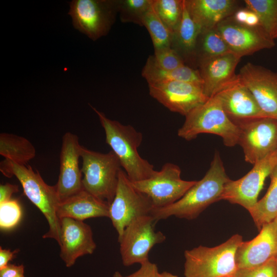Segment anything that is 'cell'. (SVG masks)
<instances>
[{
  "label": "cell",
  "mask_w": 277,
  "mask_h": 277,
  "mask_svg": "<svg viewBox=\"0 0 277 277\" xmlns=\"http://www.w3.org/2000/svg\"><path fill=\"white\" fill-rule=\"evenodd\" d=\"M149 94L170 111L185 116L209 98L203 84L168 81L148 84Z\"/></svg>",
  "instance_id": "cell-13"
},
{
  "label": "cell",
  "mask_w": 277,
  "mask_h": 277,
  "mask_svg": "<svg viewBox=\"0 0 277 277\" xmlns=\"http://www.w3.org/2000/svg\"><path fill=\"white\" fill-rule=\"evenodd\" d=\"M0 154L5 160L27 165L36 155L35 147L27 138L9 133L0 134Z\"/></svg>",
  "instance_id": "cell-25"
},
{
  "label": "cell",
  "mask_w": 277,
  "mask_h": 277,
  "mask_svg": "<svg viewBox=\"0 0 277 277\" xmlns=\"http://www.w3.org/2000/svg\"><path fill=\"white\" fill-rule=\"evenodd\" d=\"M201 33L183 0V8L180 22L173 33L170 47L183 59L194 60V53L199 37Z\"/></svg>",
  "instance_id": "cell-23"
},
{
  "label": "cell",
  "mask_w": 277,
  "mask_h": 277,
  "mask_svg": "<svg viewBox=\"0 0 277 277\" xmlns=\"http://www.w3.org/2000/svg\"><path fill=\"white\" fill-rule=\"evenodd\" d=\"M238 75L265 116L277 119V72L249 62L240 69Z\"/></svg>",
  "instance_id": "cell-15"
},
{
  "label": "cell",
  "mask_w": 277,
  "mask_h": 277,
  "mask_svg": "<svg viewBox=\"0 0 277 277\" xmlns=\"http://www.w3.org/2000/svg\"><path fill=\"white\" fill-rule=\"evenodd\" d=\"M154 207L150 199L135 189L124 171L119 173L114 199L110 204L109 218L120 238L125 228L140 216L150 215Z\"/></svg>",
  "instance_id": "cell-8"
},
{
  "label": "cell",
  "mask_w": 277,
  "mask_h": 277,
  "mask_svg": "<svg viewBox=\"0 0 277 277\" xmlns=\"http://www.w3.org/2000/svg\"><path fill=\"white\" fill-rule=\"evenodd\" d=\"M249 9L247 8L237 9L232 17L238 23L245 25L248 16Z\"/></svg>",
  "instance_id": "cell-39"
},
{
  "label": "cell",
  "mask_w": 277,
  "mask_h": 277,
  "mask_svg": "<svg viewBox=\"0 0 277 277\" xmlns=\"http://www.w3.org/2000/svg\"><path fill=\"white\" fill-rule=\"evenodd\" d=\"M277 38V32L276 33V34H275V38Z\"/></svg>",
  "instance_id": "cell-43"
},
{
  "label": "cell",
  "mask_w": 277,
  "mask_h": 277,
  "mask_svg": "<svg viewBox=\"0 0 277 277\" xmlns=\"http://www.w3.org/2000/svg\"><path fill=\"white\" fill-rule=\"evenodd\" d=\"M276 263H277V258H276ZM276 277H277V274H276Z\"/></svg>",
  "instance_id": "cell-44"
},
{
  "label": "cell",
  "mask_w": 277,
  "mask_h": 277,
  "mask_svg": "<svg viewBox=\"0 0 277 277\" xmlns=\"http://www.w3.org/2000/svg\"><path fill=\"white\" fill-rule=\"evenodd\" d=\"M242 236L235 234L213 247L200 245L184 252L185 277H231L236 271L237 249Z\"/></svg>",
  "instance_id": "cell-4"
},
{
  "label": "cell",
  "mask_w": 277,
  "mask_h": 277,
  "mask_svg": "<svg viewBox=\"0 0 277 277\" xmlns=\"http://www.w3.org/2000/svg\"><path fill=\"white\" fill-rule=\"evenodd\" d=\"M188 10L201 32L215 28L236 10L234 0H185Z\"/></svg>",
  "instance_id": "cell-21"
},
{
  "label": "cell",
  "mask_w": 277,
  "mask_h": 277,
  "mask_svg": "<svg viewBox=\"0 0 277 277\" xmlns=\"http://www.w3.org/2000/svg\"><path fill=\"white\" fill-rule=\"evenodd\" d=\"M181 174L177 165L166 163L151 177L131 183L150 199L154 208H163L180 200L196 183V181L182 179Z\"/></svg>",
  "instance_id": "cell-10"
},
{
  "label": "cell",
  "mask_w": 277,
  "mask_h": 277,
  "mask_svg": "<svg viewBox=\"0 0 277 277\" xmlns=\"http://www.w3.org/2000/svg\"><path fill=\"white\" fill-rule=\"evenodd\" d=\"M82 146L78 136L65 133L62 138L60 154V171L55 187L60 202L83 189V174L79 166Z\"/></svg>",
  "instance_id": "cell-16"
},
{
  "label": "cell",
  "mask_w": 277,
  "mask_h": 277,
  "mask_svg": "<svg viewBox=\"0 0 277 277\" xmlns=\"http://www.w3.org/2000/svg\"><path fill=\"white\" fill-rule=\"evenodd\" d=\"M22 211L16 200L0 204V227L1 230H8L15 227L19 222Z\"/></svg>",
  "instance_id": "cell-32"
},
{
  "label": "cell",
  "mask_w": 277,
  "mask_h": 277,
  "mask_svg": "<svg viewBox=\"0 0 277 277\" xmlns=\"http://www.w3.org/2000/svg\"><path fill=\"white\" fill-rule=\"evenodd\" d=\"M113 277H124L119 271H115L113 275Z\"/></svg>",
  "instance_id": "cell-42"
},
{
  "label": "cell",
  "mask_w": 277,
  "mask_h": 277,
  "mask_svg": "<svg viewBox=\"0 0 277 277\" xmlns=\"http://www.w3.org/2000/svg\"><path fill=\"white\" fill-rule=\"evenodd\" d=\"M239 128L227 116L219 97L214 95L185 116L177 135L187 141L202 133L217 135L227 147L238 144Z\"/></svg>",
  "instance_id": "cell-5"
},
{
  "label": "cell",
  "mask_w": 277,
  "mask_h": 277,
  "mask_svg": "<svg viewBox=\"0 0 277 277\" xmlns=\"http://www.w3.org/2000/svg\"><path fill=\"white\" fill-rule=\"evenodd\" d=\"M277 258V218L264 225L253 239L242 241L236 252L238 269L251 268Z\"/></svg>",
  "instance_id": "cell-18"
},
{
  "label": "cell",
  "mask_w": 277,
  "mask_h": 277,
  "mask_svg": "<svg viewBox=\"0 0 277 277\" xmlns=\"http://www.w3.org/2000/svg\"><path fill=\"white\" fill-rule=\"evenodd\" d=\"M269 176L271 181L267 192L248 211L259 230L277 218V165Z\"/></svg>",
  "instance_id": "cell-26"
},
{
  "label": "cell",
  "mask_w": 277,
  "mask_h": 277,
  "mask_svg": "<svg viewBox=\"0 0 277 277\" xmlns=\"http://www.w3.org/2000/svg\"><path fill=\"white\" fill-rule=\"evenodd\" d=\"M238 144L246 162L251 164L277 151V119L258 118L239 123Z\"/></svg>",
  "instance_id": "cell-12"
},
{
  "label": "cell",
  "mask_w": 277,
  "mask_h": 277,
  "mask_svg": "<svg viewBox=\"0 0 277 277\" xmlns=\"http://www.w3.org/2000/svg\"><path fill=\"white\" fill-rule=\"evenodd\" d=\"M276 165L277 151L256 162L242 177L230 180L224 187L221 200L239 205L249 211L258 201L265 180Z\"/></svg>",
  "instance_id": "cell-11"
},
{
  "label": "cell",
  "mask_w": 277,
  "mask_h": 277,
  "mask_svg": "<svg viewBox=\"0 0 277 277\" xmlns=\"http://www.w3.org/2000/svg\"><path fill=\"white\" fill-rule=\"evenodd\" d=\"M60 221V256L69 268L79 257L92 254L96 245L91 227L83 221L63 217Z\"/></svg>",
  "instance_id": "cell-17"
},
{
  "label": "cell",
  "mask_w": 277,
  "mask_h": 277,
  "mask_svg": "<svg viewBox=\"0 0 277 277\" xmlns=\"http://www.w3.org/2000/svg\"><path fill=\"white\" fill-rule=\"evenodd\" d=\"M18 191L17 185L10 183L0 185V204L11 199L12 194Z\"/></svg>",
  "instance_id": "cell-37"
},
{
  "label": "cell",
  "mask_w": 277,
  "mask_h": 277,
  "mask_svg": "<svg viewBox=\"0 0 277 277\" xmlns=\"http://www.w3.org/2000/svg\"><path fill=\"white\" fill-rule=\"evenodd\" d=\"M19 251V249H16L11 251L10 249H3L0 247V270L5 268L9 264V262L12 260L14 255Z\"/></svg>",
  "instance_id": "cell-38"
},
{
  "label": "cell",
  "mask_w": 277,
  "mask_h": 277,
  "mask_svg": "<svg viewBox=\"0 0 277 277\" xmlns=\"http://www.w3.org/2000/svg\"><path fill=\"white\" fill-rule=\"evenodd\" d=\"M0 277H25L24 266L23 264H8L0 270Z\"/></svg>",
  "instance_id": "cell-36"
},
{
  "label": "cell",
  "mask_w": 277,
  "mask_h": 277,
  "mask_svg": "<svg viewBox=\"0 0 277 277\" xmlns=\"http://www.w3.org/2000/svg\"><path fill=\"white\" fill-rule=\"evenodd\" d=\"M231 53L216 28L201 33L196 44L194 61Z\"/></svg>",
  "instance_id": "cell-27"
},
{
  "label": "cell",
  "mask_w": 277,
  "mask_h": 277,
  "mask_svg": "<svg viewBox=\"0 0 277 277\" xmlns=\"http://www.w3.org/2000/svg\"><path fill=\"white\" fill-rule=\"evenodd\" d=\"M157 222L151 215H147L137 217L125 228L118 238L124 266L141 265L149 261L151 249L166 240V237L163 232L155 231Z\"/></svg>",
  "instance_id": "cell-7"
},
{
  "label": "cell",
  "mask_w": 277,
  "mask_h": 277,
  "mask_svg": "<svg viewBox=\"0 0 277 277\" xmlns=\"http://www.w3.org/2000/svg\"><path fill=\"white\" fill-rule=\"evenodd\" d=\"M215 95L220 99L228 117L236 125L266 117L248 89L238 78Z\"/></svg>",
  "instance_id": "cell-20"
},
{
  "label": "cell",
  "mask_w": 277,
  "mask_h": 277,
  "mask_svg": "<svg viewBox=\"0 0 277 277\" xmlns=\"http://www.w3.org/2000/svg\"><path fill=\"white\" fill-rule=\"evenodd\" d=\"M140 265L136 271L124 277H157L159 271L155 263L149 260Z\"/></svg>",
  "instance_id": "cell-35"
},
{
  "label": "cell",
  "mask_w": 277,
  "mask_h": 277,
  "mask_svg": "<svg viewBox=\"0 0 277 277\" xmlns=\"http://www.w3.org/2000/svg\"><path fill=\"white\" fill-rule=\"evenodd\" d=\"M110 204L83 189L61 201L57 209L60 219L70 217L79 221L99 217L109 218Z\"/></svg>",
  "instance_id": "cell-22"
},
{
  "label": "cell",
  "mask_w": 277,
  "mask_h": 277,
  "mask_svg": "<svg viewBox=\"0 0 277 277\" xmlns=\"http://www.w3.org/2000/svg\"><path fill=\"white\" fill-rule=\"evenodd\" d=\"M117 12L123 23L143 26L144 17L150 8L152 0H116Z\"/></svg>",
  "instance_id": "cell-30"
},
{
  "label": "cell",
  "mask_w": 277,
  "mask_h": 277,
  "mask_svg": "<svg viewBox=\"0 0 277 277\" xmlns=\"http://www.w3.org/2000/svg\"><path fill=\"white\" fill-rule=\"evenodd\" d=\"M97 115L105 134L106 143L118 159L131 182L151 177L157 171L147 160L142 158L138 148L143 141V134L131 125H124L108 118L105 114L92 107Z\"/></svg>",
  "instance_id": "cell-2"
},
{
  "label": "cell",
  "mask_w": 277,
  "mask_h": 277,
  "mask_svg": "<svg viewBox=\"0 0 277 277\" xmlns=\"http://www.w3.org/2000/svg\"><path fill=\"white\" fill-rule=\"evenodd\" d=\"M142 76L148 84L162 82L182 81L203 84L197 69L185 65L173 70H166L156 66L150 55L142 70Z\"/></svg>",
  "instance_id": "cell-24"
},
{
  "label": "cell",
  "mask_w": 277,
  "mask_h": 277,
  "mask_svg": "<svg viewBox=\"0 0 277 277\" xmlns=\"http://www.w3.org/2000/svg\"><path fill=\"white\" fill-rule=\"evenodd\" d=\"M246 8L258 16L260 26L272 39L277 32V0H245Z\"/></svg>",
  "instance_id": "cell-28"
},
{
  "label": "cell",
  "mask_w": 277,
  "mask_h": 277,
  "mask_svg": "<svg viewBox=\"0 0 277 277\" xmlns=\"http://www.w3.org/2000/svg\"><path fill=\"white\" fill-rule=\"evenodd\" d=\"M227 176L219 153L216 151L204 176L177 201L163 208H153L150 215L157 221L170 216L193 220L211 204L221 200Z\"/></svg>",
  "instance_id": "cell-1"
},
{
  "label": "cell",
  "mask_w": 277,
  "mask_h": 277,
  "mask_svg": "<svg viewBox=\"0 0 277 277\" xmlns=\"http://www.w3.org/2000/svg\"><path fill=\"white\" fill-rule=\"evenodd\" d=\"M69 5L74 27L93 41L108 33L117 12L114 0H73Z\"/></svg>",
  "instance_id": "cell-9"
},
{
  "label": "cell",
  "mask_w": 277,
  "mask_h": 277,
  "mask_svg": "<svg viewBox=\"0 0 277 277\" xmlns=\"http://www.w3.org/2000/svg\"><path fill=\"white\" fill-rule=\"evenodd\" d=\"M276 258L251 268L238 269L231 277H276Z\"/></svg>",
  "instance_id": "cell-34"
},
{
  "label": "cell",
  "mask_w": 277,
  "mask_h": 277,
  "mask_svg": "<svg viewBox=\"0 0 277 277\" xmlns=\"http://www.w3.org/2000/svg\"><path fill=\"white\" fill-rule=\"evenodd\" d=\"M157 277H179L177 275L172 274L168 271H163L162 272H159Z\"/></svg>",
  "instance_id": "cell-41"
},
{
  "label": "cell",
  "mask_w": 277,
  "mask_h": 277,
  "mask_svg": "<svg viewBox=\"0 0 277 277\" xmlns=\"http://www.w3.org/2000/svg\"><path fill=\"white\" fill-rule=\"evenodd\" d=\"M0 171L6 177L14 176L21 183L25 195L41 211L46 219L49 230L44 239L51 238L60 242L61 221L57 214L60 200L54 186L47 184L39 173L27 165H21L4 160Z\"/></svg>",
  "instance_id": "cell-3"
},
{
  "label": "cell",
  "mask_w": 277,
  "mask_h": 277,
  "mask_svg": "<svg viewBox=\"0 0 277 277\" xmlns=\"http://www.w3.org/2000/svg\"><path fill=\"white\" fill-rule=\"evenodd\" d=\"M151 56L155 64L162 69L173 70L186 65L183 59L171 47L154 50Z\"/></svg>",
  "instance_id": "cell-33"
},
{
  "label": "cell",
  "mask_w": 277,
  "mask_h": 277,
  "mask_svg": "<svg viewBox=\"0 0 277 277\" xmlns=\"http://www.w3.org/2000/svg\"><path fill=\"white\" fill-rule=\"evenodd\" d=\"M245 25L250 27L260 26V21L258 15L249 9Z\"/></svg>",
  "instance_id": "cell-40"
},
{
  "label": "cell",
  "mask_w": 277,
  "mask_h": 277,
  "mask_svg": "<svg viewBox=\"0 0 277 277\" xmlns=\"http://www.w3.org/2000/svg\"><path fill=\"white\" fill-rule=\"evenodd\" d=\"M215 28L231 52L241 58L275 46L274 39L260 26L250 27L238 23L232 16L221 22Z\"/></svg>",
  "instance_id": "cell-14"
},
{
  "label": "cell",
  "mask_w": 277,
  "mask_h": 277,
  "mask_svg": "<svg viewBox=\"0 0 277 277\" xmlns=\"http://www.w3.org/2000/svg\"><path fill=\"white\" fill-rule=\"evenodd\" d=\"M152 4L160 19L173 33L182 17L183 0H152Z\"/></svg>",
  "instance_id": "cell-31"
},
{
  "label": "cell",
  "mask_w": 277,
  "mask_h": 277,
  "mask_svg": "<svg viewBox=\"0 0 277 277\" xmlns=\"http://www.w3.org/2000/svg\"><path fill=\"white\" fill-rule=\"evenodd\" d=\"M81 158L83 189L110 204L115 194L122 169L118 159L112 150L103 153L84 147Z\"/></svg>",
  "instance_id": "cell-6"
},
{
  "label": "cell",
  "mask_w": 277,
  "mask_h": 277,
  "mask_svg": "<svg viewBox=\"0 0 277 277\" xmlns=\"http://www.w3.org/2000/svg\"><path fill=\"white\" fill-rule=\"evenodd\" d=\"M143 26L147 29L154 50L170 47L173 33L158 16L152 4L145 14Z\"/></svg>",
  "instance_id": "cell-29"
},
{
  "label": "cell",
  "mask_w": 277,
  "mask_h": 277,
  "mask_svg": "<svg viewBox=\"0 0 277 277\" xmlns=\"http://www.w3.org/2000/svg\"><path fill=\"white\" fill-rule=\"evenodd\" d=\"M241 57L229 53L206 58L197 62L204 93L211 97L226 88L238 77L235 73Z\"/></svg>",
  "instance_id": "cell-19"
}]
</instances>
